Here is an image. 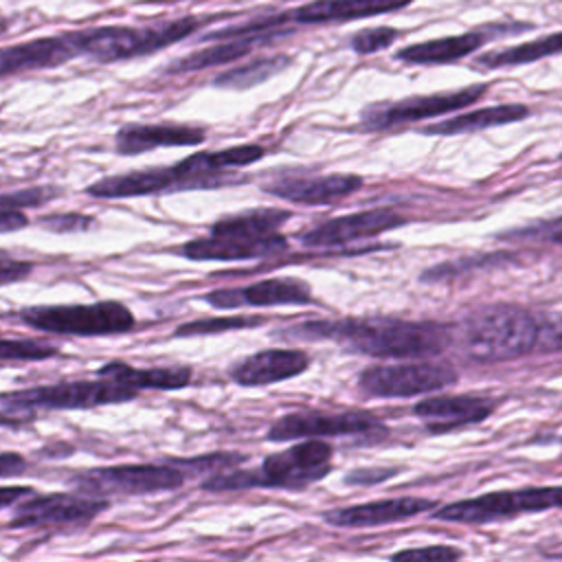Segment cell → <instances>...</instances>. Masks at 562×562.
I'll use <instances>...</instances> for the list:
<instances>
[{"instance_id": "cell-37", "label": "cell", "mask_w": 562, "mask_h": 562, "mask_svg": "<svg viewBox=\"0 0 562 562\" xmlns=\"http://www.w3.org/2000/svg\"><path fill=\"white\" fill-rule=\"evenodd\" d=\"M463 553L448 544H432L424 549H404L393 553V560H435V562H450L459 560Z\"/></svg>"}, {"instance_id": "cell-25", "label": "cell", "mask_w": 562, "mask_h": 562, "mask_svg": "<svg viewBox=\"0 0 562 562\" xmlns=\"http://www.w3.org/2000/svg\"><path fill=\"white\" fill-rule=\"evenodd\" d=\"M290 35L288 31H272V33H255V35H241V37H231L222 40L220 44L193 50L180 59H173L171 64L165 66L167 75H182V72H195L204 70L211 66H222L228 61H235L239 57H246L250 50H255L259 44L272 42L277 37Z\"/></svg>"}, {"instance_id": "cell-27", "label": "cell", "mask_w": 562, "mask_h": 562, "mask_svg": "<svg viewBox=\"0 0 562 562\" xmlns=\"http://www.w3.org/2000/svg\"><path fill=\"white\" fill-rule=\"evenodd\" d=\"M527 116H529V108L525 103H501V105H490V108H481L474 112L446 119L441 123L424 127V132L426 134H465V132H479L496 125L516 123Z\"/></svg>"}, {"instance_id": "cell-42", "label": "cell", "mask_w": 562, "mask_h": 562, "mask_svg": "<svg viewBox=\"0 0 562 562\" xmlns=\"http://www.w3.org/2000/svg\"><path fill=\"white\" fill-rule=\"evenodd\" d=\"M24 470H26V461L20 454H15V452H4L2 454V459H0V474L4 479L13 476V474H20Z\"/></svg>"}, {"instance_id": "cell-40", "label": "cell", "mask_w": 562, "mask_h": 562, "mask_svg": "<svg viewBox=\"0 0 562 562\" xmlns=\"http://www.w3.org/2000/svg\"><path fill=\"white\" fill-rule=\"evenodd\" d=\"M31 272H33V263L31 261H9V259H4L2 261L0 279H2L4 285H9L13 281H20V279L29 277Z\"/></svg>"}, {"instance_id": "cell-1", "label": "cell", "mask_w": 562, "mask_h": 562, "mask_svg": "<svg viewBox=\"0 0 562 562\" xmlns=\"http://www.w3.org/2000/svg\"><path fill=\"white\" fill-rule=\"evenodd\" d=\"M290 338L336 340L349 351L373 358L437 356L452 342V329L441 323L400 318H342L310 321L288 329Z\"/></svg>"}, {"instance_id": "cell-18", "label": "cell", "mask_w": 562, "mask_h": 562, "mask_svg": "<svg viewBox=\"0 0 562 562\" xmlns=\"http://www.w3.org/2000/svg\"><path fill=\"white\" fill-rule=\"evenodd\" d=\"M435 507H437V503L428 501V498L397 496V498H382V501L360 503V505H351V507H340V509L323 514V520L334 527L360 529V527H378V525L400 522V520L413 518V516L435 509Z\"/></svg>"}, {"instance_id": "cell-2", "label": "cell", "mask_w": 562, "mask_h": 562, "mask_svg": "<svg viewBox=\"0 0 562 562\" xmlns=\"http://www.w3.org/2000/svg\"><path fill=\"white\" fill-rule=\"evenodd\" d=\"M331 468V446L321 439H305L283 452L263 459L257 470L215 472L202 481L206 492H239L248 487H277V490H305L321 481Z\"/></svg>"}, {"instance_id": "cell-28", "label": "cell", "mask_w": 562, "mask_h": 562, "mask_svg": "<svg viewBox=\"0 0 562 562\" xmlns=\"http://www.w3.org/2000/svg\"><path fill=\"white\" fill-rule=\"evenodd\" d=\"M551 55H562V31L549 33L544 37L522 42L516 46H507L501 50H490L476 57V66L481 68H507V66H522L531 64Z\"/></svg>"}, {"instance_id": "cell-38", "label": "cell", "mask_w": 562, "mask_h": 562, "mask_svg": "<svg viewBox=\"0 0 562 562\" xmlns=\"http://www.w3.org/2000/svg\"><path fill=\"white\" fill-rule=\"evenodd\" d=\"M538 351H562V314H547L540 318Z\"/></svg>"}, {"instance_id": "cell-10", "label": "cell", "mask_w": 562, "mask_h": 562, "mask_svg": "<svg viewBox=\"0 0 562 562\" xmlns=\"http://www.w3.org/2000/svg\"><path fill=\"white\" fill-rule=\"evenodd\" d=\"M459 380L446 364H373L358 375V386L369 397H413L450 386Z\"/></svg>"}, {"instance_id": "cell-15", "label": "cell", "mask_w": 562, "mask_h": 562, "mask_svg": "<svg viewBox=\"0 0 562 562\" xmlns=\"http://www.w3.org/2000/svg\"><path fill=\"white\" fill-rule=\"evenodd\" d=\"M81 55L83 50H81L79 31L46 35V37L15 44V46H4L0 57V72L2 77H11L15 72L55 68Z\"/></svg>"}, {"instance_id": "cell-29", "label": "cell", "mask_w": 562, "mask_h": 562, "mask_svg": "<svg viewBox=\"0 0 562 562\" xmlns=\"http://www.w3.org/2000/svg\"><path fill=\"white\" fill-rule=\"evenodd\" d=\"M290 211L281 209H255L237 215L217 220L211 226V235H231V237H266L277 233L288 220Z\"/></svg>"}, {"instance_id": "cell-35", "label": "cell", "mask_w": 562, "mask_h": 562, "mask_svg": "<svg viewBox=\"0 0 562 562\" xmlns=\"http://www.w3.org/2000/svg\"><path fill=\"white\" fill-rule=\"evenodd\" d=\"M57 195V189L53 187H31L13 193L2 195V209H22V206H40Z\"/></svg>"}, {"instance_id": "cell-5", "label": "cell", "mask_w": 562, "mask_h": 562, "mask_svg": "<svg viewBox=\"0 0 562 562\" xmlns=\"http://www.w3.org/2000/svg\"><path fill=\"white\" fill-rule=\"evenodd\" d=\"M20 321L40 331L70 336H114L134 327L132 312L119 301L26 307L20 312Z\"/></svg>"}, {"instance_id": "cell-44", "label": "cell", "mask_w": 562, "mask_h": 562, "mask_svg": "<svg viewBox=\"0 0 562 562\" xmlns=\"http://www.w3.org/2000/svg\"><path fill=\"white\" fill-rule=\"evenodd\" d=\"M560 158H562V156H560Z\"/></svg>"}, {"instance_id": "cell-22", "label": "cell", "mask_w": 562, "mask_h": 562, "mask_svg": "<svg viewBox=\"0 0 562 562\" xmlns=\"http://www.w3.org/2000/svg\"><path fill=\"white\" fill-rule=\"evenodd\" d=\"M415 0H310L301 7L290 9L292 22L296 24H340L382 13L400 11Z\"/></svg>"}, {"instance_id": "cell-7", "label": "cell", "mask_w": 562, "mask_h": 562, "mask_svg": "<svg viewBox=\"0 0 562 562\" xmlns=\"http://www.w3.org/2000/svg\"><path fill=\"white\" fill-rule=\"evenodd\" d=\"M136 397V389L101 378L99 382H61L35 386L26 391L4 393L2 411H33V408H92L101 404H119Z\"/></svg>"}, {"instance_id": "cell-4", "label": "cell", "mask_w": 562, "mask_h": 562, "mask_svg": "<svg viewBox=\"0 0 562 562\" xmlns=\"http://www.w3.org/2000/svg\"><path fill=\"white\" fill-rule=\"evenodd\" d=\"M209 20L213 18H198V15H184L173 20H162L149 26H92L81 29V50L83 55L112 64L123 59H134L140 55H151L156 50H162L193 33H198Z\"/></svg>"}, {"instance_id": "cell-24", "label": "cell", "mask_w": 562, "mask_h": 562, "mask_svg": "<svg viewBox=\"0 0 562 562\" xmlns=\"http://www.w3.org/2000/svg\"><path fill=\"white\" fill-rule=\"evenodd\" d=\"M204 140V130L176 123H130L116 132V151L132 156L156 147H184Z\"/></svg>"}, {"instance_id": "cell-14", "label": "cell", "mask_w": 562, "mask_h": 562, "mask_svg": "<svg viewBox=\"0 0 562 562\" xmlns=\"http://www.w3.org/2000/svg\"><path fill=\"white\" fill-rule=\"evenodd\" d=\"M402 224H406V217H402L395 211H386V209L360 211V213L334 217L318 226H312L310 231L299 235V241L307 248H331V246H342L358 239L375 237Z\"/></svg>"}, {"instance_id": "cell-23", "label": "cell", "mask_w": 562, "mask_h": 562, "mask_svg": "<svg viewBox=\"0 0 562 562\" xmlns=\"http://www.w3.org/2000/svg\"><path fill=\"white\" fill-rule=\"evenodd\" d=\"M496 404L479 395H437L426 397L413 406V413L432 430H448L465 424L483 422L492 415Z\"/></svg>"}, {"instance_id": "cell-34", "label": "cell", "mask_w": 562, "mask_h": 562, "mask_svg": "<svg viewBox=\"0 0 562 562\" xmlns=\"http://www.w3.org/2000/svg\"><path fill=\"white\" fill-rule=\"evenodd\" d=\"M2 360H46L57 356V349L50 345H42L35 340H2Z\"/></svg>"}, {"instance_id": "cell-13", "label": "cell", "mask_w": 562, "mask_h": 562, "mask_svg": "<svg viewBox=\"0 0 562 562\" xmlns=\"http://www.w3.org/2000/svg\"><path fill=\"white\" fill-rule=\"evenodd\" d=\"M384 432V426L371 413H290L268 428L270 441L340 437V435H373Z\"/></svg>"}, {"instance_id": "cell-6", "label": "cell", "mask_w": 562, "mask_h": 562, "mask_svg": "<svg viewBox=\"0 0 562 562\" xmlns=\"http://www.w3.org/2000/svg\"><path fill=\"white\" fill-rule=\"evenodd\" d=\"M562 507V487H525L507 492H490L483 496L457 501L435 507L432 518L463 525H483L529 512H547Z\"/></svg>"}, {"instance_id": "cell-26", "label": "cell", "mask_w": 562, "mask_h": 562, "mask_svg": "<svg viewBox=\"0 0 562 562\" xmlns=\"http://www.w3.org/2000/svg\"><path fill=\"white\" fill-rule=\"evenodd\" d=\"M99 378L121 382L132 389H162L173 391L191 382V369L187 367H160V369H134L125 362H108L97 371Z\"/></svg>"}, {"instance_id": "cell-19", "label": "cell", "mask_w": 562, "mask_h": 562, "mask_svg": "<svg viewBox=\"0 0 562 562\" xmlns=\"http://www.w3.org/2000/svg\"><path fill=\"white\" fill-rule=\"evenodd\" d=\"M176 189H195V187L180 171L178 165H171V167H154V169L110 176L92 182L86 189V193L92 198H134V195H149V193L176 191Z\"/></svg>"}, {"instance_id": "cell-31", "label": "cell", "mask_w": 562, "mask_h": 562, "mask_svg": "<svg viewBox=\"0 0 562 562\" xmlns=\"http://www.w3.org/2000/svg\"><path fill=\"white\" fill-rule=\"evenodd\" d=\"M261 316H222V318H202L193 323H184L176 329V336H202V334H220L226 329H244L263 325Z\"/></svg>"}, {"instance_id": "cell-39", "label": "cell", "mask_w": 562, "mask_h": 562, "mask_svg": "<svg viewBox=\"0 0 562 562\" xmlns=\"http://www.w3.org/2000/svg\"><path fill=\"white\" fill-rule=\"evenodd\" d=\"M395 468H362V470H353L345 476V483L349 485H375L380 481H386L391 476H395Z\"/></svg>"}, {"instance_id": "cell-3", "label": "cell", "mask_w": 562, "mask_h": 562, "mask_svg": "<svg viewBox=\"0 0 562 562\" xmlns=\"http://www.w3.org/2000/svg\"><path fill=\"white\" fill-rule=\"evenodd\" d=\"M540 318L516 305H487L472 312L459 329L463 353L476 362H503L538 347Z\"/></svg>"}, {"instance_id": "cell-21", "label": "cell", "mask_w": 562, "mask_h": 562, "mask_svg": "<svg viewBox=\"0 0 562 562\" xmlns=\"http://www.w3.org/2000/svg\"><path fill=\"white\" fill-rule=\"evenodd\" d=\"M362 187V178L356 173H329L314 178H285L272 184H266V191L294 202V204H331Z\"/></svg>"}, {"instance_id": "cell-43", "label": "cell", "mask_w": 562, "mask_h": 562, "mask_svg": "<svg viewBox=\"0 0 562 562\" xmlns=\"http://www.w3.org/2000/svg\"><path fill=\"white\" fill-rule=\"evenodd\" d=\"M31 494H33L31 487H2L0 490V503H2V507H11L13 501L31 496Z\"/></svg>"}, {"instance_id": "cell-32", "label": "cell", "mask_w": 562, "mask_h": 562, "mask_svg": "<svg viewBox=\"0 0 562 562\" xmlns=\"http://www.w3.org/2000/svg\"><path fill=\"white\" fill-rule=\"evenodd\" d=\"M248 457L241 452H211L193 459H169L173 465L182 468L184 474H215L222 472L224 468H237L246 461Z\"/></svg>"}, {"instance_id": "cell-16", "label": "cell", "mask_w": 562, "mask_h": 562, "mask_svg": "<svg viewBox=\"0 0 562 562\" xmlns=\"http://www.w3.org/2000/svg\"><path fill=\"white\" fill-rule=\"evenodd\" d=\"M209 305L220 310L233 307H270V305H307L312 290L301 279H263L246 288H220L202 296Z\"/></svg>"}, {"instance_id": "cell-36", "label": "cell", "mask_w": 562, "mask_h": 562, "mask_svg": "<svg viewBox=\"0 0 562 562\" xmlns=\"http://www.w3.org/2000/svg\"><path fill=\"white\" fill-rule=\"evenodd\" d=\"M40 224L55 233H77V231H88V226H94V220L81 213H55V215H44Z\"/></svg>"}, {"instance_id": "cell-41", "label": "cell", "mask_w": 562, "mask_h": 562, "mask_svg": "<svg viewBox=\"0 0 562 562\" xmlns=\"http://www.w3.org/2000/svg\"><path fill=\"white\" fill-rule=\"evenodd\" d=\"M29 220L22 211L18 209H2V217H0V228L2 233H11V231H18L22 226H26Z\"/></svg>"}, {"instance_id": "cell-30", "label": "cell", "mask_w": 562, "mask_h": 562, "mask_svg": "<svg viewBox=\"0 0 562 562\" xmlns=\"http://www.w3.org/2000/svg\"><path fill=\"white\" fill-rule=\"evenodd\" d=\"M290 66V57L288 55H272V57H259L252 61H246L241 66H235L222 75H217L213 79V83L217 88H233V90H246L252 88L270 77H274L277 72H281L283 68Z\"/></svg>"}, {"instance_id": "cell-12", "label": "cell", "mask_w": 562, "mask_h": 562, "mask_svg": "<svg viewBox=\"0 0 562 562\" xmlns=\"http://www.w3.org/2000/svg\"><path fill=\"white\" fill-rule=\"evenodd\" d=\"M529 29H531L529 22L485 24V26L459 33V35H448V37H437V40H426V42L404 46L395 53V59L404 61V64H422V66L452 64V61H459V59L476 53L483 44H487L494 37L522 33Z\"/></svg>"}, {"instance_id": "cell-11", "label": "cell", "mask_w": 562, "mask_h": 562, "mask_svg": "<svg viewBox=\"0 0 562 562\" xmlns=\"http://www.w3.org/2000/svg\"><path fill=\"white\" fill-rule=\"evenodd\" d=\"M103 509H108V501L90 494H46V496H29L24 501L9 527L29 529V527H81L97 518Z\"/></svg>"}, {"instance_id": "cell-9", "label": "cell", "mask_w": 562, "mask_h": 562, "mask_svg": "<svg viewBox=\"0 0 562 562\" xmlns=\"http://www.w3.org/2000/svg\"><path fill=\"white\" fill-rule=\"evenodd\" d=\"M487 92V83L468 86L461 90L437 92V94H417L400 101L373 103L362 110L360 123L364 130H389L395 125H406L424 119H432L439 114H448L461 110L465 105L476 103Z\"/></svg>"}, {"instance_id": "cell-8", "label": "cell", "mask_w": 562, "mask_h": 562, "mask_svg": "<svg viewBox=\"0 0 562 562\" xmlns=\"http://www.w3.org/2000/svg\"><path fill=\"white\" fill-rule=\"evenodd\" d=\"M184 483V472L167 461L165 465L156 463H127L94 468L72 476V485L90 496L103 494H151L176 490Z\"/></svg>"}, {"instance_id": "cell-20", "label": "cell", "mask_w": 562, "mask_h": 562, "mask_svg": "<svg viewBox=\"0 0 562 562\" xmlns=\"http://www.w3.org/2000/svg\"><path fill=\"white\" fill-rule=\"evenodd\" d=\"M307 364L310 358L299 349H263L241 358L231 369V378L239 386H268L303 373Z\"/></svg>"}, {"instance_id": "cell-17", "label": "cell", "mask_w": 562, "mask_h": 562, "mask_svg": "<svg viewBox=\"0 0 562 562\" xmlns=\"http://www.w3.org/2000/svg\"><path fill=\"white\" fill-rule=\"evenodd\" d=\"M288 239L279 233L266 237H231L211 235L182 244L176 252L193 261H237V259H259L283 252Z\"/></svg>"}, {"instance_id": "cell-33", "label": "cell", "mask_w": 562, "mask_h": 562, "mask_svg": "<svg viewBox=\"0 0 562 562\" xmlns=\"http://www.w3.org/2000/svg\"><path fill=\"white\" fill-rule=\"evenodd\" d=\"M400 37V31L393 26H373V29H362L356 31L349 40L351 50L358 55H371L389 48L395 40Z\"/></svg>"}]
</instances>
